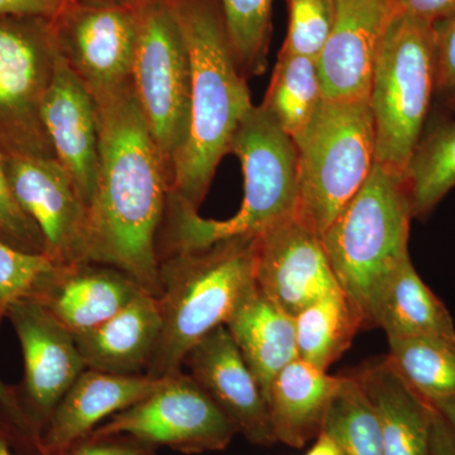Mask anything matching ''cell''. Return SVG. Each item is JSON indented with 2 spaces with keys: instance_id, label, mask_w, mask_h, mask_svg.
I'll return each mask as SVG.
<instances>
[{
  "instance_id": "obj_8",
  "label": "cell",
  "mask_w": 455,
  "mask_h": 455,
  "mask_svg": "<svg viewBox=\"0 0 455 455\" xmlns=\"http://www.w3.org/2000/svg\"><path fill=\"white\" fill-rule=\"evenodd\" d=\"M140 33L132 85L170 187L173 164L190 122V64L184 36L170 0L139 3Z\"/></svg>"
},
{
  "instance_id": "obj_26",
  "label": "cell",
  "mask_w": 455,
  "mask_h": 455,
  "mask_svg": "<svg viewBox=\"0 0 455 455\" xmlns=\"http://www.w3.org/2000/svg\"><path fill=\"white\" fill-rule=\"evenodd\" d=\"M293 319L298 358L322 371L346 353L363 328L361 315L341 290L313 302Z\"/></svg>"
},
{
  "instance_id": "obj_42",
  "label": "cell",
  "mask_w": 455,
  "mask_h": 455,
  "mask_svg": "<svg viewBox=\"0 0 455 455\" xmlns=\"http://www.w3.org/2000/svg\"><path fill=\"white\" fill-rule=\"evenodd\" d=\"M0 455H17L16 449L12 444L7 430L2 423H0Z\"/></svg>"
},
{
  "instance_id": "obj_34",
  "label": "cell",
  "mask_w": 455,
  "mask_h": 455,
  "mask_svg": "<svg viewBox=\"0 0 455 455\" xmlns=\"http://www.w3.org/2000/svg\"><path fill=\"white\" fill-rule=\"evenodd\" d=\"M0 423L7 430L18 455H42L41 436L33 429L18 400L16 387L0 377Z\"/></svg>"
},
{
  "instance_id": "obj_29",
  "label": "cell",
  "mask_w": 455,
  "mask_h": 455,
  "mask_svg": "<svg viewBox=\"0 0 455 455\" xmlns=\"http://www.w3.org/2000/svg\"><path fill=\"white\" fill-rule=\"evenodd\" d=\"M322 431L337 443L341 455H385L379 416L355 376H344Z\"/></svg>"
},
{
  "instance_id": "obj_35",
  "label": "cell",
  "mask_w": 455,
  "mask_h": 455,
  "mask_svg": "<svg viewBox=\"0 0 455 455\" xmlns=\"http://www.w3.org/2000/svg\"><path fill=\"white\" fill-rule=\"evenodd\" d=\"M435 28L436 94L443 99L455 90V14Z\"/></svg>"
},
{
  "instance_id": "obj_36",
  "label": "cell",
  "mask_w": 455,
  "mask_h": 455,
  "mask_svg": "<svg viewBox=\"0 0 455 455\" xmlns=\"http://www.w3.org/2000/svg\"><path fill=\"white\" fill-rule=\"evenodd\" d=\"M66 455H156V451L155 447L127 436H88Z\"/></svg>"
},
{
  "instance_id": "obj_16",
  "label": "cell",
  "mask_w": 455,
  "mask_h": 455,
  "mask_svg": "<svg viewBox=\"0 0 455 455\" xmlns=\"http://www.w3.org/2000/svg\"><path fill=\"white\" fill-rule=\"evenodd\" d=\"M184 366L248 442L262 447L277 442L259 383L226 325L203 338L188 353Z\"/></svg>"
},
{
  "instance_id": "obj_6",
  "label": "cell",
  "mask_w": 455,
  "mask_h": 455,
  "mask_svg": "<svg viewBox=\"0 0 455 455\" xmlns=\"http://www.w3.org/2000/svg\"><path fill=\"white\" fill-rule=\"evenodd\" d=\"M436 94L435 28L398 11L377 56L368 104L376 163L405 176Z\"/></svg>"
},
{
  "instance_id": "obj_40",
  "label": "cell",
  "mask_w": 455,
  "mask_h": 455,
  "mask_svg": "<svg viewBox=\"0 0 455 455\" xmlns=\"http://www.w3.org/2000/svg\"><path fill=\"white\" fill-rule=\"evenodd\" d=\"M307 455H341L340 449L324 431L317 435L315 444L307 451Z\"/></svg>"
},
{
  "instance_id": "obj_20",
  "label": "cell",
  "mask_w": 455,
  "mask_h": 455,
  "mask_svg": "<svg viewBox=\"0 0 455 455\" xmlns=\"http://www.w3.org/2000/svg\"><path fill=\"white\" fill-rule=\"evenodd\" d=\"M160 304L140 291L100 325L75 335L86 368L116 374H145L160 339Z\"/></svg>"
},
{
  "instance_id": "obj_5",
  "label": "cell",
  "mask_w": 455,
  "mask_h": 455,
  "mask_svg": "<svg viewBox=\"0 0 455 455\" xmlns=\"http://www.w3.org/2000/svg\"><path fill=\"white\" fill-rule=\"evenodd\" d=\"M412 218L405 176L376 163L363 187L322 236L337 283L363 328L372 326L382 290L410 257Z\"/></svg>"
},
{
  "instance_id": "obj_39",
  "label": "cell",
  "mask_w": 455,
  "mask_h": 455,
  "mask_svg": "<svg viewBox=\"0 0 455 455\" xmlns=\"http://www.w3.org/2000/svg\"><path fill=\"white\" fill-rule=\"evenodd\" d=\"M431 455H455L454 433L434 406L431 416Z\"/></svg>"
},
{
  "instance_id": "obj_9",
  "label": "cell",
  "mask_w": 455,
  "mask_h": 455,
  "mask_svg": "<svg viewBox=\"0 0 455 455\" xmlns=\"http://www.w3.org/2000/svg\"><path fill=\"white\" fill-rule=\"evenodd\" d=\"M57 50L51 20L0 16V152L56 158L42 103L52 79Z\"/></svg>"
},
{
  "instance_id": "obj_19",
  "label": "cell",
  "mask_w": 455,
  "mask_h": 455,
  "mask_svg": "<svg viewBox=\"0 0 455 455\" xmlns=\"http://www.w3.org/2000/svg\"><path fill=\"white\" fill-rule=\"evenodd\" d=\"M163 379L86 368L51 415L42 434V455L68 454L99 424L151 395Z\"/></svg>"
},
{
  "instance_id": "obj_32",
  "label": "cell",
  "mask_w": 455,
  "mask_h": 455,
  "mask_svg": "<svg viewBox=\"0 0 455 455\" xmlns=\"http://www.w3.org/2000/svg\"><path fill=\"white\" fill-rule=\"evenodd\" d=\"M53 263L44 254H29L0 242V324L8 307L20 299L28 298L36 284Z\"/></svg>"
},
{
  "instance_id": "obj_2",
  "label": "cell",
  "mask_w": 455,
  "mask_h": 455,
  "mask_svg": "<svg viewBox=\"0 0 455 455\" xmlns=\"http://www.w3.org/2000/svg\"><path fill=\"white\" fill-rule=\"evenodd\" d=\"M190 64V122L180 149L170 196L199 211L221 158L253 107L226 26L205 0H170Z\"/></svg>"
},
{
  "instance_id": "obj_24",
  "label": "cell",
  "mask_w": 455,
  "mask_h": 455,
  "mask_svg": "<svg viewBox=\"0 0 455 455\" xmlns=\"http://www.w3.org/2000/svg\"><path fill=\"white\" fill-rule=\"evenodd\" d=\"M372 326L383 329L388 339L455 340L451 313L419 276L410 257L398 266L382 290L374 307Z\"/></svg>"
},
{
  "instance_id": "obj_7",
  "label": "cell",
  "mask_w": 455,
  "mask_h": 455,
  "mask_svg": "<svg viewBox=\"0 0 455 455\" xmlns=\"http://www.w3.org/2000/svg\"><path fill=\"white\" fill-rule=\"evenodd\" d=\"M295 145L299 156L296 214L323 236L376 164V136L368 99H324Z\"/></svg>"
},
{
  "instance_id": "obj_1",
  "label": "cell",
  "mask_w": 455,
  "mask_h": 455,
  "mask_svg": "<svg viewBox=\"0 0 455 455\" xmlns=\"http://www.w3.org/2000/svg\"><path fill=\"white\" fill-rule=\"evenodd\" d=\"M95 103L99 167L88 206L85 259L121 269L158 298V236L170 196L163 156L132 83Z\"/></svg>"
},
{
  "instance_id": "obj_15",
  "label": "cell",
  "mask_w": 455,
  "mask_h": 455,
  "mask_svg": "<svg viewBox=\"0 0 455 455\" xmlns=\"http://www.w3.org/2000/svg\"><path fill=\"white\" fill-rule=\"evenodd\" d=\"M397 12L395 0H335L333 27L316 59L324 99H368L383 37Z\"/></svg>"
},
{
  "instance_id": "obj_11",
  "label": "cell",
  "mask_w": 455,
  "mask_h": 455,
  "mask_svg": "<svg viewBox=\"0 0 455 455\" xmlns=\"http://www.w3.org/2000/svg\"><path fill=\"white\" fill-rule=\"evenodd\" d=\"M57 50L95 101L132 83L140 33L139 4L64 0L51 20Z\"/></svg>"
},
{
  "instance_id": "obj_25",
  "label": "cell",
  "mask_w": 455,
  "mask_h": 455,
  "mask_svg": "<svg viewBox=\"0 0 455 455\" xmlns=\"http://www.w3.org/2000/svg\"><path fill=\"white\" fill-rule=\"evenodd\" d=\"M414 218L425 220L455 188V121L427 119L405 170Z\"/></svg>"
},
{
  "instance_id": "obj_12",
  "label": "cell",
  "mask_w": 455,
  "mask_h": 455,
  "mask_svg": "<svg viewBox=\"0 0 455 455\" xmlns=\"http://www.w3.org/2000/svg\"><path fill=\"white\" fill-rule=\"evenodd\" d=\"M25 372L16 392L23 411L38 435L44 434L61 398L86 370L75 335L37 301L20 299L8 307Z\"/></svg>"
},
{
  "instance_id": "obj_17",
  "label": "cell",
  "mask_w": 455,
  "mask_h": 455,
  "mask_svg": "<svg viewBox=\"0 0 455 455\" xmlns=\"http://www.w3.org/2000/svg\"><path fill=\"white\" fill-rule=\"evenodd\" d=\"M42 121L56 160L88 208L98 178V106L60 53L42 103Z\"/></svg>"
},
{
  "instance_id": "obj_22",
  "label": "cell",
  "mask_w": 455,
  "mask_h": 455,
  "mask_svg": "<svg viewBox=\"0 0 455 455\" xmlns=\"http://www.w3.org/2000/svg\"><path fill=\"white\" fill-rule=\"evenodd\" d=\"M226 326L266 398L277 374L298 358L295 319L256 283Z\"/></svg>"
},
{
  "instance_id": "obj_23",
  "label": "cell",
  "mask_w": 455,
  "mask_h": 455,
  "mask_svg": "<svg viewBox=\"0 0 455 455\" xmlns=\"http://www.w3.org/2000/svg\"><path fill=\"white\" fill-rule=\"evenodd\" d=\"M344 376H329L296 358L277 374L269 387V420L277 442L301 449L322 433L331 400Z\"/></svg>"
},
{
  "instance_id": "obj_38",
  "label": "cell",
  "mask_w": 455,
  "mask_h": 455,
  "mask_svg": "<svg viewBox=\"0 0 455 455\" xmlns=\"http://www.w3.org/2000/svg\"><path fill=\"white\" fill-rule=\"evenodd\" d=\"M64 0H0V16H31L52 20Z\"/></svg>"
},
{
  "instance_id": "obj_10",
  "label": "cell",
  "mask_w": 455,
  "mask_h": 455,
  "mask_svg": "<svg viewBox=\"0 0 455 455\" xmlns=\"http://www.w3.org/2000/svg\"><path fill=\"white\" fill-rule=\"evenodd\" d=\"M235 424L196 379L182 371L166 377L151 395L112 416L89 436H127L185 454L226 449Z\"/></svg>"
},
{
  "instance_id": "obj_43",
  "label": "cell",
  "mask_w": 455,
  "mask_h": 455,
  "mask_svg": "<svg viewBox=\"0 0 455 455\" xmlns=\"http://www.w3.org/2000/svg\"><path fill=\"white\" fill-rule=\"evenodd\" d=\"M444 100L445 103H447L448 109L451 110V113L455 114V90H453V92H451Z\"/></svg>"
},
{
  "instance_id": "obj_31",
  "label": "cell",
  "mask_w": 455,
  "mask_h": 455,
  "mask_svg": "<svg viewBox=\"0 0 455 455\" xmlns=\"http://www.w3.org/2000/svg\"><path fill=\"white\" fill-rule=\"evenodd\" d=\"M289 31L283 53L317 59L333 27L335 0H287Z\"/></svg>"
},
{
  "instance_id": "obj_18",
  "label": "cell",
  "mask_w": 455,
  "mask_h": 455,
  "mask_svg": "<svg viewBox=\"0 0 455 455\" xmlns=\"http://www.w3.org/2000/svg\"><path fill=\"white\" fill-rule=\"evenodd\" d=\"M140 291L145 290L121 269L84 260L53 265L28 298L76 335L106 322Z\"/></svg>"
},
{
  "instance_id": "obj_4",
  "label": "cell",
  "mask_w": 455,
  "mask_h": 455,
  "mask_svg": "<svg viewBox=\"0 0 455 455\" xmlns=\"http://www.w3.org/2000/svg\"><path fill=\"white\" fill-rule=\"evenodd\" d=\"M229 152L244 176L241 209L230 220H205L169 196L158 238V259L171 252L204 247L238 235H259L292 217L299 204L298 147L262 106H253L236 128ZM160 232V233H161Z\"/></svg>"
},
{
  "instance_id": "obj_21",
  "label": "cell",
  "mask_w": 455,
  "mask_h": 455,
  "mask_svg": "<svg viewBox=\"0 0 455 455\" xmlns=\"http://www.w3.org/2000/svg\"><path fill=\"white\" fill-rule=\"evenodd\" d=\"M355 376L376 409L385 455H431L433 405L390 359L366 364Z\"/></svg>"
},
{
  "instance_id": "obj_3",
  "label": "cell",
  "mask_w": 455,
  "mask_h": 455,
  "mask_svg": "<svg viewBox=\"0 0 455 455\" xmlns=\"http://www.w3.org/2000/svg\"><path fill=\"white\" fill-rule=\"evenodd\" d=\"M257 235H238L160 259V339L145 374L180 372L188 353L233 311L256 284Z\"/></svg>"
},
{
  "instance_id": "obj_33",
  "label": "cell",
  "mask_w": 455,
  "mask_h": 455,
  "mask_svg": "<svg viewBox=\"0 0 455 455\" xmlns=\"http://www.w3.org/2000/svg\"><path fill=\"white\" fill-rule=\"evenodd\" d=\"M0 242L29 254L46 256V245L36 227L13 196L5 171L4 155L0 152Z\"/></svg>"
},
{
  "instance_id": "obj_13",
  "label": "cell",
  "mask_w": 455,
  "mask_h": 455,
  "mask_svg": "<svg viewBox=\"0 0 455 455\" xmlns=\"http://www.w3.org/2000/svg\"><path fill=\"white\" fill-rule=\"evenodd\" d=\"M13 196L40 229L46 256L53 265L85 259L88 208L56 158L4 156Z\"/></svg>"
},
{
  "instance_id": "obj_30",
  "label": "cell",
  "mask_w": 455,
  "mask_h": 455,
  "mask_svg": "<svg viewBox=\"0 0 455 455\" xmlns=\"http://www.w3.org/2000/svg\"><path fill=\"white\" fill-rule=\"evenodd\" d=\"M274 0H221L224 26L242 74L266 68V52Z\"/></svg>"
},
{
  "instance_id": "obj_37",
  "label": "cell",
  "mask_w": 455,
  "mask_h": 455,
  "mask_svg": "<svg viewBox=\"0 0 455 455\" xmlns=\"http://www.w3.org/2000/svg\"><path fill=\"white\" fill-rule=\"evenodd\" d=\"M398 11L438 25L455 14V0H395Z\"/></svg>"
},
{
  "instance_id": "obj_27",
  "label": "cell",
  "mask_w": 455,
  "mask_h": 455,
  "mask_svg": "<svg viewBox=\"0 0 455 455\" xmlns=\"http://www.w3.org/2000/svg\"><path fill=\"white\" fill-rule=\"evenodd\" d=\"M324 101L316 60L280 52L260 104L293 142L309 127Z\"/></svg>"
},
{
  "instance_id": "obj_41",
  "label": "cell",
  "mask_w": 455,
  "mask_h": 455,
  "mask_svg": "<svg viewBox=\"0 0 455 455\" xmlns=\"http://www.w3.org/2000/svg\"><path fill=\"white\" fill-rule=\"evenodd\" d=\"M431 405L443 416L455 435V396L442 398L435 403H431Z\"/></svg>"
},
{
  "instance_id": "obj_28",
  "label": "cell",
  "mask_w": 455,
  "mask_h": 455,
  "mask_svg": "<svg viewBox=\"0 0 455 455\" xmlns=\"http://www.w3.org/2000/svg\"><path fill=\"white\" fill-rule=\"evenodd\" d=\"M401 376L429 403L455 396V340L444 338L388 339Z\"/></svg>"
},
{
  "instance_id": "obj_14",
  "label": "cell",
  "mask_w": 455,
  "mask_h": 455,
  "mask_svg": "<svg viewBox=\"0 0 455 455\" xmlns=\"http://www.w3.org/2000/svg\"><path fill=\"white\" fill-rule=\"evenodd\" d=\"M256 283L293 317L340 290L322 236L298 214L257 235Z\"/></svg>"
}]
</instances>
